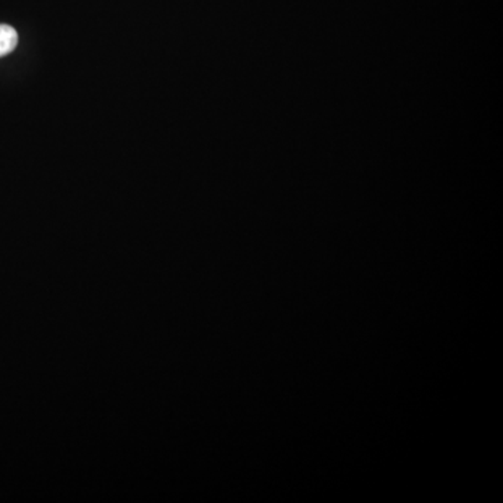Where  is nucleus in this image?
Wrapping results in <instances>:
<instances>
[{
	"label": "nucleus",
	"instance_id": "f257e3e1",
	"mask_svg": "<svg viewBox=\"0 0 503 503\" xmlns=\"http://www.w3.org/2000/svg\"><path fill=\"white\" fill-rule=\"evenodd\" d=\"M17 44V31L12 26L0 25V57L12 54Z\"/></svg>",
	"mask_w": 503,
	"mask_h": 503
}]
</instances>
